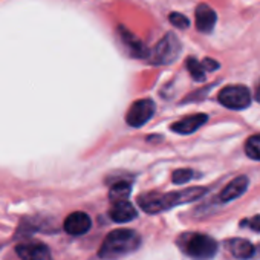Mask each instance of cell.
<instances>
[{"label":"cell","instance_id":"6da1fadb","mask_svg":"<svg viewBox=\"0 0 260 260\" xmlns=\"http://www.w3.org/2000/svg\"><path fill=\"white\" fill-rule=\"evenodd\" d=\"M202 194H205V188L202 187H190L185 190L170 191V193H146L138 198V205L146 213L156 214L161 211H167L176 205L196 201Z\"/></svg>","mask_w":260,"mask_h":260},{"label":"cell","instance_id":"7a4b0ae2","mask_svg":"<svg viewBox=\"0 0 260 260\" xmlns=\"http://www.w3.org/2000/svg\"><path fill=\"white\" fill-rule=\"evenodd\" d=\"M141 245V237L134 230H115L110 231L98 251V255L104 260H115L125 254L134 252Z\"/></svg>","mask_w":260,"mask_h":260},{"label":"cell","instance_id":"3957f363","mask_svg":"<svg viewBox=\"0 0 260 260\" xmlns=\"http://www.w3.org/2000/svg\"><path fill=\"white\" fill-rule=\"evenodd\" d=\"M182 251L194 260H210L217 252V242L201 233H187L178 240Z\"/></svg>","mask_w":260,"mask_h":260},{"label":"cell","instance_id":"277c9868","mask_svg":"<svg viewBox=\"0 0 260 260\" xmlns=\"http://www.w3.org/2000/svg\"><path fill=\"white\" fill-rule=\"evenodd\" d=\"M219 103L228 109L233 110H242L246 109L251 104V93L245 86L240 84H233V86H226L223 87L219 95Z\"/></svg>","mask_w":260,"mask_h":260},{"label":"cell","instance_id":"5b68a950","mask_svg":"<svg viewBox=\"0 0 260 260\" xmlns=\"http://www.w3.org/2000/svg\"><path fill=\"white\" fill-rule=\"evenodd\" d=\"M181 54V43L173 34H167L153 49L152 52V63L155 64H170L173 63Z\"/></svg>","mask_w":260,"mask_h":260},{"label":"cell","instance_id":"8992f818","mask_svg":"<svg viewBox=\"0 0 260 260\" xmlns=\"http://www.w3.org/2000/svg\"><path fill=\"white\" fill-rule=\"evenodd\" d=\"M156 106L150 98H143L138 100L130 106L127 115H125V122L130 127H143L147 121H150L155 115Z\"/></svg>","mask_w":260,"mask_h":260},{"label":"cell","instance_id":"52a82bcc","mask_svg":"<svg viewBox=\"0 0 260 260\" xmlns=\"http://www.w3.org/2000/svg\"><path fill=\"white\" fill-rule=\"evenodd\" d=\"M20 260H52L49 248L37 240H29L17 245L16 248Z\"/></svg>","mask_w":260,"mask_h":260},{"label":"cell","instance_id":"ba28073f","mask_svg":"<svg viewBox=\"0 0 260 260\" xmlns=\"http://www.w3.org/2000/svg\"><path fill=\"white\" fill-rule=\"evenodd\" d=\"M90 217L83 211H75L69 214L64 220V231L71 236H83L90 230Z\"/></svg>","mask_w":260,"mask_h":260},{"label":"cell","instance_id":"9c48e42d","mask_svg":"<svg viewBox=\"0 0 260 260\" xmlns=\"http://www.w3.org/2000/svg\"><path fill=\"white\" fill-rule=\"evenodd\" d=\"M208 116L205 113H196V115H190V116H185L179 121H176L173 125H172V130L179 135H188V134H193L199 127H202L205 122H207Z\"/></svg>","mask_w":260,"mask_h":260},{"label":"cell","instance_id":"30bf717a","mask_svg":"<svg viewBox=\"0 0 260 260\" xmlns=\"http://www.w3.org/2000/svg\"><path fill=\"white\" fill-rule=\"evenodd\" d=\"M216 20H217V16L208 5L201 4L196 8V28L199 32H204V34L211 32L216 25Z\"/></svg>","mask_w":260,"mask_h":260},{"label":"cell","instance_id":"8fae6325","mask_svg":"<svg viewBox=\"0 0 260 260\" xmlns=\"http://www.w3.org/2000/svg\"><path fill=\"white\" fill-rule=\"evenodd\" d=\"M109 216L112 220H115L118 223H124V222L134 220L137 217V210L128 201L113 202V205L109 211Z\"/></svg>","mask_w":260,"mask_h":260},{"label":"cell","instance_id":"7c38bea8","mask_svg":"<svg viewBox=\"0 0 260 260\" xmlns=\"http://www.w3.org/2000/svg\"><path fill=\"white\" fill-rule=\"evenodd\" d=\"M248 188V178L246 176H239L236 179H233L219 194L222 202H228L233 201L239 196H242Z\"/></svg>","mask_w":260,"mask_h":260},{"label":"cell","instance_id":"4fadbf2b","mask_svg":"<svg viewBox=\"0 0 260 260\" xmlns=\"http://www.w3.org/2000/svg\"><path fill=\"white\" fill-rule=\"evenodd\" d=\"M226 248L236 258H240V260H246L254 255V246L246 239H240V237L230 239L226 242Z\"/></svg>","mask_w":260,"mask_h":260},{"label":"cell","instance_id":"5bb4252c","mask_svg":"<svg viewBox=\"0 0 260 260\" xmlns=\"http://www.w3.org/2000/svg\"><path fill=\"white\" fill-rule=\"evenodd\" d=\"M119 36L122 39V43L128 48V51H130V54H132V55H135L138 58H143V57L149 55V52H147L146 46L143 45V42L138 40L130 31H127L125 28L119 26Z\"/></svg>","mask_w":260,"mask_h":260},{"label":"cell","instance_id":"9a60e30c","mask_svg":"<svg viewBox=\"0 0 260 260\" xmlns=\"http://www.w3.org/2000/svg\"><path fill=\"white\" fill-rule=\"evenodd\" d=\"M130 191H132V185L130 182H125V181H121V182H116L110 187V191H109V198L112 202H121V201H127Z\"/></svg>","mask_w":260,"mask_h":260},{"label":"cell","instance_id":"2e32d148","mask_svg":"<svg viewBox=\"0 0 260 260\" xmlns=\"http://www.w3.org/2000/svg\"><path fill=\"white\" fill-rule=\"evenodd\" d=\"M187 69H188L190 75L193 77V80H196V81H205V71H204V68L201 64V61H198L193 57L187 58Z\"/></svg>","mask_w":260,"mask_h":260},{"label":"cell","instance_id":"e0dca14e","mask_svg":"<svg viewBox=\"0 0 260 260\" xmlns=\"http://www.w3.org/2000/svg\"><path fill=\"white\" fill-rule=\"evenodd\" d=\"M245 152L251 159L260 161V135H254L246 141Z\"/></svg>","mask_w":260,"mask_h":260},{"label":"cell","instance_id":"ac0fdd59","mask_svg":"<svg viewBox=\"0 0 260 260\" xmlns=\"http://www.w3.org/2000/svg\"><path fill=\"white\" fill-rule=\"evenodd\" d=\"M194 172L193 170H190V169H179V170H176V172H173V175H172V181L175 182V184H178V185H182V184H187L188 181H191L193 179V175Z\"/></svg>","mask_w":260,"mask_h":260},{"label":"cell","instance_id":"d6986e66","mask_svg":"<svg viewBox=\"0 0 260 260\" xmlns=\"http://www.w3.org/2000/svg\"><path fill=\"white\" fill-rule=\"evenodd\" d=\"M170 23H172L173 26L179 28V29H185V28L190 26L188 19H187L185 16L179 14V13H172V14H170Z\"/></svg>","mask_w":260,"mask_h":260},{"label":"cell","instance_id":"ffe728a7","mask_svg":"<svg viewBox=\"0 0 260 260\" xmlns=\"http://www.w3.org/2000/svg\"><path fill=\"white\" fill-rule=\"evenodd\" d=\"M201 64H202L204 71H216V69H219V63L211 60V58H205Z\"/></svg>","mask_w":260,"mask_h":260},{"label":"cell","instance_id":"44dd1931","mask_svg":"<svg viewBox=\"0 0 260 260\" xmlns=\"http://www.w3.org/2000/svg\"><path fill=\"white\" fill-rule=\"evenodd\" d=\"M249 226L255 231H260V216H255L249 220Z\"/></svg>","mask_w":260,"mask_h":260},{"label":"cell","instance_id":"7402d4cb","mask_svg":"<svg viewBox=\"0 0 260 260\" xmlns=\"http://www.w3.org/2000/svg\"><path fill=\"white\" fill-rule=\"evenodd\" d=\"M255 100L260 103V86L257 87V90H255Z\"/></svg>","mask_w":260,"mask_h":260}]
</instances>
